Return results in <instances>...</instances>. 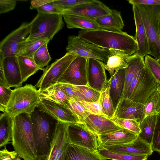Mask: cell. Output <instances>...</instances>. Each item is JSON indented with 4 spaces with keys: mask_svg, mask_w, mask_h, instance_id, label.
Segmentation results:
<instances>
[{
    "mask_svg": "<svg viewBox=\"0 0 160 160\" xmlns=\"http://www.w3.org/2000/svg\"><path fill=\"white\" fill-rule=\"evenodd\" d=\"M70 85L75 99L92 102L98 101L100 98L101 92L88 86Z\"/></svg>",
    "mask_w": 160,
    "mask_h": 160,
    "instance_id": "32",
    "label": "cell"
},
{
    "mask_svg": "<svg viewBox=\"0 0 160 160\" xmlns=\"http://www.w3.org/2000/svg\"><path fill=\"white\" fill-rule=\"evenodd\" d=\"M4 58L3 55L0 53V85L7 87L4 77L2 65V59Z\"/></svg>",
    "mask_w": 160,
    "mask_h": 160,
    "instance_id": "52",
    "label": "cell"
},
{
    "mask_svg": "<svg viewBox=\"0 0 160 160\" xmlns=\"http://www.w3.org/2000/svg\"><path fill=\"white\" fill-rule=\"evenodd\" d=\"M158 114H160V111Z\"/></svg>",
    "mask_w": 160,
    "mask_h": 160,
    "instance_id": "56",
    "label": "cell"
},
{
    "mask_svg": "<svg viewBox=\"0 0 160 160\" xmlns=\"http://www.w3.org/2000/svg\"><path fill=\"white\" fill-rule=\"evenodd\" d=\"M76 57L72 53L67 52L62 57L44 68L36 88L43 89L57 84Z\"/></svg>",
    "mask_w": 160,
    "mask_h": 160,
    "instance_id": "7",
    "label": "cell"
},
{
    "mask_svg": "<svg viewBox=\"0 0 160 160\" xmlns=\"http://www.w3.org/2000/svg\"><path fill=\"white\" fill-rule=\"evenodd\" d=\"M158 86V81L145 67L140 81L128 99L135 102L144 104Z\"/></svg>",
    "mask_w": 160,
    "mask_h": 160,
    "instance_id": "17",
    "label": "cell"
},
{
    "mask_svg": "<svg viewBox=\"0 0 160 160\" xmlns=\"http://www.w3.org/2000/svg\"><path fill=\"white\" fill-rule=\"evenodd\" d=\"M40 102L38 90L35 86L26 84L13 90L5 112L12 117L22 113L31 114Z\"/></svg>",
    "mask_w": 160,
    "mask_h": 160,
    "instance_id": "4",
    "label": "cell"
},
{
    "mask_svg": "<svg viewBox=\"0 0 160 160\" xmlns=\"http://www.w3.org/2000/svg\"><path fill=\"white\" fill-rule=\"evenodd\" d=\"M101 148L106 149L115 152L136 156L147 155L149 156L151 155L153 152L151 145L138 136L133 141L128 144L120 146L105 147L100 149Z\"/></svg>",
    "mask_w": 160,
    "mask_h": 160,
    "instance_id": "22",
    "label": "cell"
},
{
    "mask_svg": "<svg viewBox=\"0 0 160 160\" xmlns=\"http://www.w3.org/2000/svg\"><path fill=\"white\" fill-rule=\"evenodd\" d=\"M67 123L58 121L54 140L47 160H62L70 144L67 131Z\"/></svg>",
    "mask_w": 160,
    "mask_h": 160,
    "instance_id": "18",
    "label": "cell"
},
{
    "mask_svg": "<svg viewBox=\"0 0 160 160\" xmlns=\"http://www.w3.org/2000/svg\"><path fill=\"white\" fill-rule=\"evenodd\" d=\"M88 59L77 56L70 64L58 82L77 86H88Z\"/></svg>",
    "mask_w": 160,
    "mask_h": 160,
    "instance_id": "10",
    "label": "cell"
},
{
    "mask_svg": "<svg viewBox=\"0 0 160 160\" xmlns=\"http://www.w3.org/2000/svg\"><path fill=\"white\" fill-rule=\"evenodd\" d=\"M94 20L99 27L107 31L121 32L124 26L120 12L116 10L111 9V14L97 18Z\"/></svg>",
    "mask_w": 160,
    "mask_h": 160,
    "instance_id": "26",
    "label": "cell"
},
{
    "mask_svg": "<svg viewBox=\"0 0 160 160\" xmlns=\"http://www.w3.org/2000/svg\"><path fill=\"white\" fill-rule=\"evenodd\" d=\"M37 108L58 121L67 123L81 122L68 106L48 100H41Z\"/></svg>",
    "mask_w": 160,
    "mask_h": 160,
    "instance_id": "13",
    "label": "cell"
},
{
    "mask_svg": "<svg viewBox=\"0 0 160 160\" xmlns=\"http://www.w3.org/2000/svg\"><path fill=\"white\" fill-rule=\"evenodd\" d=\"M99 153L106 159L112 160H147L148 155H132L113 152L104 148L98 149Z\"/></svg>",
    "mask_w": 160,
    "mask_h": 160,
    "instance_id": "36",
    "label": "cell"
},
{
    "mask_svg": "<svg viewBox=\"0 0 160 160\" xmlns=\"http://www.w3.org/2000/svg\"><path fill=\"white\" fill-rule=\"evenodd\" d=\"M12 141L15 151L24 160H37L30 114L12 117Z\"/></svg>",
    "mask_w": 160,
    "mask_h": 160,
    "instance_id": "3",
    "label": "cell"
},
{
    "mask_svg": "<svg viewBox=\"0 0 160 160\" xmlns=\"http://www.w3.org/2000/svg\"><path fill=\"white\" fill-rule=\"evenodd\" d=\"M151 146L153 151L160 154V114H158L157 124L154 132Z\"/></svg>",
    "mask_w": 160,
    "mask_h": 160,
    "instance_id": "45",
    "label": "cell"
},
{
    "mask_svg": "<svg viewBox=\"0 0 160 160\" xmlns=\"http://www.w3.org/2000/svg\"><path fill=\"white\" fill-rule=\"evenodd\" d=\"M38 12L45 14H62V11L56 5L54 0L47 3L37 9Z\"/></svg>",
    "mask_w": 160,
    "mask_h": 160,
    "instance_id": "46",
    "label": "cell"
},
{
    "mask_svg": "<svg viewBox=\"0 0 160 160\" xmlns=\"http://www.w3.org/2000/svg\"><path fill=\"white\" fill-rule=\"evenodd\" d=\"M146 117L158 115L160 111V88L159 86L144 104Z\"/></svg>",
    "mask_w": 160,
    "mask_h": 160,
    "instance_id": "35",
    "label": "cell"
},
{
    "mask_svg": "<svg viewBox=\"0 0 160 160\" xmlns=\"http://www.w3.org/2000/svg\"><path fill=\"white\" fill-rule=\"evenodd\" d=\"M30 115L37 160H47L58 121L37 108Z\"/></svg>",
    "mask_w": 160,
    "mask_h": 160,
    "instance_id": "2",
    "label": "cell"
},
{
    "mask_svg": "<svg viewBox=\"0 0 160 160\" xmlns=\"http://www.w3.org/2000/svg\"><path fill=\"white\" fill-rule=\"evenodd\" d=\"M158 86H159V88H160V82H158Z\"/></svg>",
    "mask_w": 160,
    "mask_h": 160,
    "instance_id": "55",
    "label": "cell"
},
{
    "mask_svg": "<svg viewBox=\"0 0 160 160\" xmlns=\"http://www.w3.org/2000/svg\"><path fill=\"white\" fill-rule=\"evenodd\" d=\"M62 16L67 28L69 29L79 28L86 31L105 30L99 27L94 20L74 15L63 14Z\"/></svg>",
    "mask_w": 160,
    "mask_h": 160,
    "instance_id": "28",
    "label": "cell"
},
{
    "mask_svg": "<svg viewBox=\"0 0 160 160\" xmlns=\"http://www.w3.org/2000/svg\"><path fill=\"white\" fill-rule=\"evenodd\" d=\"M111 12V9L101 2L91 0L88 2L64 10L62 14L77 15L94 20Z\"/></svg>",
    "mask_w": 160,
    "mask_h": 160,
    "instance_id": "12",
    "label": "cell"
},
{
    "mask_svg": "<svg viewBox=\"0 0 160 160\" xmlns=\"http://www.w3.org/2000/svg\"><path fill=\"white\" fill-rule=\"evenodd\" d=\"M128 1L132 5L141 4L157 6L160 10V0H129Z\"/></svg>",
    "mask_w": 160,
    "mask_h": 160,
    "instance_id": "50",
    "label": "cell"
},
{
    "mask_svg": "<svg viewBox=\"0 0 160 160\" xmlns=\"http://www.w3.org/2000/svg\"><path fill=\"white\" fill-rule=\"evenodd\" d=\"M132 9L136 26L134 38L137 44V50L135 53L144 58L150 55L146 31L137 5H132Z\"/></svg>",
    "mask_w": 160,
    "mask_h": 160,
    "instance_id": "21",
    "label": "cell"
},
{
    "mask_svg": "<svg viewBox=\"0 0 160 160\" xmlns=\"http://www.w3.org/2000/svg\"><path fill=\"white\" fill-rule=\"evenodd\" d=\"M78 36L84 41L100 48L120 50L130 56L135 53L137 50V44L134 37L123 31L81 30Z\"/></svg>",
    "mask_w": 160,
    "mask_h": 160,
    "instance_id": "1",
    "label": "cell"
},
{
    "mask_svg": "<svg viewBox=\"0 0 160 160\" xmlns=\"http://www.w3.org/2000/svg\"><path fill=\"white\" fill-rule=\"evenodd\" d=\"M125 72V68L117 71L108 80L109 93L115 111L122 98L124 88Z\"/></svg>",
    "mask_w": 160,
    "mask_h": 160,
    "instance_id": "24",
    "label": "cell"
},
{
    "mask_svg": "<svg viewBox=\"0 0 160 160\" xmlns=\"http://www.w3.org/2000/svg\"><path fill=\"white\" fill-rule=\"evenodd\" d=\"M91 0H54L56 5L61 9L62 12L63 11L78 5L90 1Z\"/></svg>",
    "mask_w": 160,
    "mask_h": 160,
    "instance_id": "43",
    "label": "cell"
},
{
    "mask_svg": "<svg viewBox=\"0 0 160 160\" xmlns=\"http://www.w3.org/2000/svg\"><path fill=\"white\" fill-rule=\"evenodd\" d=\"M13 90L0 85V110L4 112L11 98Z\"/></svg>",
    "mask_w": 160,
    "mask_h": 160,
    "instance_id": "42",
    "label": "cell"
},
{
    "mask_svg": "<svg viewBox=\"0 0 160 160\" xmlns=\"http://www.w3.org/2000/svg\"><path fill=\"white\" fill-rule=\"evenodd\" d=\"M67 131L70 144L98 152L97 134L83 123H68Z\"/></svg>",
    "mask_w": 160,
    "mask_h": 160,
    "instance_id": "9",
    "label": "cell"
},
{
    "mask_svg": "<svg viewBox=\"0 0 160 160\" xmlns=\"http://www.w3.org/2000/svg\"><path fill=\"white\" fill-rule=\"evenodd\" d=\"M18 60L23 82L39 70H43L44 68H39L32 58L18 56Z\"/></svg>",
    "mask_w": 160,
    "mask_h": 160,
    "instance_id": "33",
    "label": "cell"
},
{
    "mask_svg": "<svg viewBox=\"0 0 160 160\" xmlns=\"http://www.w3.org/2000/svg\"><path fill=\"white\" fill-rule=\"evenodd\" d=\"M50 40L47 38H38L30 40L26 39L18 45L16 55L32 58L35 52L42 44Z\"/></svg>",
    "mask_w": 160,
    "mask_h": 160,
    "instance_id": "29",
    "label": "cell"
},
{
    "mask_svg": "<svg viewBox=\"0 0 160 160\" xmlns=\"http://www.w3.org/2000/svg\"><path fill=\"white\" fill-rule=\"evenodd\" d=\"M144 62L146 67L158 82H160V65L157 60L147 55L145 57Z\"/></svg>",
    "mask_w": 160,
    "mask_h": 160,
    "instance_id": "39",
    "label": "cell"
},
{
    "mask_svg": "<svg viewBox=\"0 0 160 160\" xmlns=\"http://www.w3.org/2000/svg\"><path fill=\"white\" fill-rule=\"evenodd\" d=\"M63 16L59 14H45L38 12L30 22V29L28 40L47 38L50 41L64 27Z\"/></svg>",
    "mask_w": 160,
    "mask_h": 160,
    "instance_id": "5",
    "label": "cell"
},
{
    "mask_svg": "<svg viewBox=\"0 0 160 160\" xmlns=\"http://www.w3.org/2000/svg\"><path fill=\"white\" fill-rule=\"evenodd\" d=\"M136 5L145 29L150 55L158 60L160 59V38L158 28L157 16L160 9L156 6Z\"/></svg>",
    "mask_w": 160,
    "mask_h": 160,
    "instance_id": "6",
    "label": "cell"
},
{
    "mask_svg": "<svg viewBox=\"0 0 160 160\" xmlns=\"http://www.w3.org/2000/svg\"><path fill=\"white\" fill-rule=\"evenodd\" d=\"M76 146L80 160H107L98 152H93L80 147Z\"/></svg>",
    "mask_w": 160,
    "mask_h": 160,
    "instance_id": "41",
    "label": "cell"
},
{
    "mask_svg": "<svg viewBox=\"0 0 160 160\" xmlns=\"http://www.w3.org/2000/svg\"><path fill=\"white\" fill-rule=\"evenodd\" d=\"M145 67L143 57L136 53L129 56L127 66L125 68V83L122 98H126L129 86L136 75Z\"/></svg>",
    "mask_w": 160,
    "mask_h": 160,
    "instance_id": "25",
    "label": "cell"
},
{
    "mask_svg": "<svg viewBox=\"0 0 160 160\" xmlns=\"http://www.w3.org/2000/svg\"><path fill=\"white\" fill-rule=\"evenodd\" d=\"M158 118V115L148 116L139 124L141 131L138 136L151 145Z\"/></svg>",
    "mask_w": 160,
    "mask_h": 160,
    "instance_id": "31",
    "label": "cell"
},
{
    "mask_svg": "<svg viewBox=\"0 0 160 160\" xmlns=\"http://www.w3.org/2000/svg\"><path fill=\"white\" fill-rule=\"evenodd\" d=\"M62 160H80L76 146L70 144Z\"/></svg>",
    "mask_w": 160,
    "mask_h": 160,
    "instance_id": "48",
    "label": "cell"
},
{
    "mask_svg": "<svg viewBox=\"0 0 160 160\" xmlns=\"http://www.w3.org/2000/svg\"><path fill=\"white\" fill-rule=\"evenodd\" d=\"M53 0H34L31 1V6L30 9H37L44 4L52 1Z\"/></svg>",
    "mask_w": 160,
    "mask_h": 160,
    "instance_id": "51",
    "label": "cell"
},
{
    "mask_svg": "<svg viewBox=\"0 0 160 160\" xmlns=\"http://www.w3.org/2000/svg\"><path fill=\"white\" fill-rule=\"evenodd\" d=\"M129 56L123 51L109 49L107 61L106 62H101L106 71L108 72L110 78L117 71L127 67Z\"/></svg>",
    "mask_w": 160,
    "mask_h": 160,
    "instance_id": "23",
    "label": "cell"
},
{
    "mask_svg": "<svg viewBox=\"0 0 160 160\" xmlns=\"http://www.w3.org/2000/svg\"><path fill=\"white\" fill-rule=\"evenodd\" d=\"M17 3L16 0H0V13L2 14L13 10Z\"/></svg>",
    "mask_w": 160,
    "mask_h": 160,
    "instance_id": "49",
    "label": "cell"
},
{
    "mask_svg": "<svg viewBox=\"0 0 160 160\" xmlns=\"http://www.w3.org/2000/svg\"><path fill=\"white\" fill-rule=\"evenodd\" d=\"M87 73L88 86L101 92L108 81L106 70L101 62L93 58H88Z\"/></svg>",
    "mask_w": 160,
    "mask_h": 160,
    "instance_id": "16",
    "label": "cell"
},
{
    "mask_svg": "<svg viewBox=\"0 0 160 160\" xmlns=\"http://www.w3.org/2000/svg\"><path fill=\"white\" fill-rule=\"evenodd\" d=\"M97 136L98 149L111 146H120L132 142L138 135L128 130L123 128L111 133Z\"/></svg>",
    "mask_w": 160,
    "mask_h": 160,
    "instance_id": "19",
    "label": "cell"
},
{
    "mask_svg": "<svg viewBox=\"0 0 160 160\" xmlns=\"http://www.w3.org/2000/svg\"><path fill=\"white\" fill-rule=\"evenodd\" d=\"M119 126L138 135L141 132L140 123L136 120L128 119L117 118L114 120Z\"/></svg>",
    "mask_w": 160,
    "mask_h": 160,
    "instance_id": "40",
    "label": "cell"
},
{
    "mask_svg": "<svg viewBox=\"0 0 160 160\" xmlns=\"http://www.w3.org/2000/svg\"><path fill=\"white\" fill-rule=\"evenodd\" d=\"M12 117L6 112L0 116V147L5 146L12 140Z\"/></svg>",
    "mask_w": 160,
    "mask_h": 160,
    "instance_id": "30",
    "label": "cell"
},
{
    "mask_svg": "<svg viewBox=\"0 0 160 160\" xmlns=\"http://www.w3.org/2000/svg\"><path fill=\"white\" fill-rule=\"evenodd\" d=\"M146 117L144 104L135 102L128 98H122L115 111L114 118L136 120L139 123Z\"/></svg>",
    "mask_w": 160,
    "mask_h": 160,
    "instance_id": "14",
    "label": "cell"
},
{
    "mask_svg": "<svg viewBox=\"0 0 160 160\" xmlns=\"http://www.w3.org/2000/svg\"><path fill=\"white\" fill-rule=\"evenodd\" d=\"M20 158L16 152L9 151L5 146L0 151V160H21Z\"/></svg>",
    "mask_w": 160,
    "mask_h": 160,
    "instance_id": "47",
    "label": "cell"
},
{
    "mask_svg": "<svg viewBox=\"0 0 160 160\" xmlns=\"http://www.w3.org/2000/svg\"><path fill=\"white\" fill-rule=\"evenodd\" d=\"M30 29V23H22L1 42L0 53L4 58L16 55L19 44L26 39L29 34Z\"/></svg>",
    "mask_w": 160,
    "mask_h": 160,
    "instance_id": "11",
    "label": "cell"
},
{
    "mask_svg": "<svg viewBox=\"0 0 160 160\" xmlns=\"http://www.w3.org/2000/svg\"><path fill=\"white\" fill-rule=\"evenodd\" d=\"M68 106L82 123L85 119L91 114L78 100L72 98L70 97Z\"/></svg>",
    "mask_w": 160,
    "mask_h": 160,
    "instance_id": "38",
    "label": "cell"
},
{
    "mask_svg": "<svg viewBox=\"0 0 160 160\" xmlns=\"http://www.w3.org/2000/svg\"><path fill=\"white\" fill-rule=\"evenodd\" d=\"M83 123L88 129L97 135L106 134L123 128L114 120L100 115L90 114L85 119Z\"/></svg>",
    "mask_w": 160,
    "mask_h": 160,
    "instance_id": "15",
    "label": "cell"
},
{
    "mask_svg": "<svg viewBox=\"0 0 160 160\" xmlns=\"http://www.w3.org/2000/svg\"><path fill=\"white\" fill-rule=\"evenodd\" d=\"M109 89V85L108 81L106 86L101 92L100 99L103 114L108 118L113 120L115 110L110 97Z\"/></svg>",
    "mask_w": 160,
    "mask_h": 160,
    "instance_id": "34",
    "label": "cell"
},
{
    "mask_svg": "<svg viewBox=\"0 0 160 160\" xmlns=\"http://www.w3.org/2000/svg\"><path fill=\"white\" fill-rule=\"evenodd\" d=\"M49 41H48L42 44L35 52L32 58L37 65L40 68L48 66L52 58L49 54L48 44Z\"/></svg>",
    "mask_w": 160,
    "mask_h": 160,
    "instance_id": "37",
    "label": "cell"
},
{
    "mask_svg": "<svg viewBox=\"0 0 160 160\" xmlns=\"http://www.w3.org/2000/svg\"><path fill=\"white\" fill-rule=\"evenodd\" d=\"M38 90L41 100H48L68 106L70 97L63 92L58 83L47 88Z\"/></svg>",
    "mask_w": 160,
    "mask_h": 160,
    "instance_id": "27",
    "label": "cell"
},
{
    "mask_svg": "<svg viewBox=\"0 0 160 160\" xmlns=\"http://www.w3.org/2000/svg\"><path fill=\"white\" fill-rule=\"evenodd\" d=\"M158 63H159V64L160 65V59H159L158 60H157Z\"/></svg>",
    "mask_w": 160,
    "mask_h": 160,
    "instance_id": "54",
    "label": "cell"
},
{
    "mask_svg": "<svg viewBox=\"0 0 160 160\" xmlns=\"http://www.w3.org/2000/svg\"><path fill=\"white\" fill-rule=\"evenodd\" d=\"M2 65L7 87L15 88L22 86L23 83L16 55L4 58Z\"/></svg>",
    "mask_w": 160,
    "mask_h": 160,
    "instance_id": "20",
    "label": "cell"
},
{
    "mask_svg": "<svg viewBox=\"0 0 160 160\" xmlns=\"http://www.w3.org/2000/svg\"><path fill=\"white\" fill-rule=\"evenodd\" d=\"M66 49L76 56L91 58L106 62L108 59L109 49L103 48L86 42L78 36H69Z\"/></svg>",
    "mask_w": 160,
    "mask_h": 160,
    "instance_id": "8",
    "label": "cell"
},
{
    "mask_svg": "<svg viewBox=\"0 0 160 160\" xmlns=\"http://www.w3.org/2000/svg\"><path fill=\"white\" fill-rule=\"evenodd\" d=\"M157 24L158 33L160 38V11L159 12L157 16Z\"/></svg>",
    "mask_w": 160,
    "mask_h": 160,
    "instance_id": "53",
    "label": "cell"
},
{
    "mask_svg": "<svg viewBox=\"0 0 160 160\" xmlns=\"http://www.w3.org/2000/svg\"><path fill=\"white\" fill-rule=\"evenodd\" d=\"M78 101L91 114L105 116L102 112L100 98L98 101L95 102H89L82 101Z\"/></svg>",
    "mask_w": 160,
    "mask_h": 160,
    "instance_id": "44",
    "label": "cell"
}]
</instances>
